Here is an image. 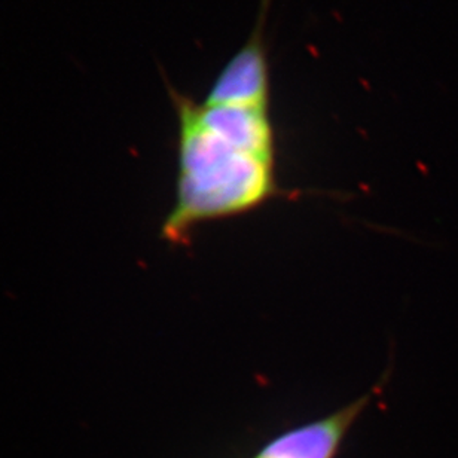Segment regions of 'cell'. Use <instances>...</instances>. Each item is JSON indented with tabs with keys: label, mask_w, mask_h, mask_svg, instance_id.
I'll return each instance as SVG.
<instances>
[{
	"label": "cell",
	"mask_w": 458,
	"mask_h": 458,
	"mask_svg": "<svg viewBox=\"0 0 458 458\" xmlns=\"http://www.w3.org/2000/svg\"><path fill=\"white\" fill-rule=\"evenodd\" d=\"M267 27L250 35L199 100L167 93L177 121L176 199L161 238L186 244L208 222L242 216L277 195Z\"/></svg>",
	"instance_id": "6da1fadb"
},
{
	"label": "cell",
	"mask_w": 458,
	"mask_h": 458,
	"mask_svg": "<svg viewBox=\"0 0 458 458\" xmlns=\"http://www.w3.org/2000/svg\"><path fill=\"white\" fill-rule=\"evenodd\" d=\"M369 401V394H366L325 419L283 433L255 458H334L344 437Z\"/></svg>",
	"instance_id": "7a4b0ae2"
}]
</instances>
